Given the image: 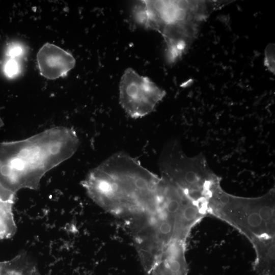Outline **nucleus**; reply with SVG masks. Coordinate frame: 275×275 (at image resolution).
<instances>
[{"mask_svg":"<svg viewBox=\"0 0 275 275\" xmlns=\"http://www.w3.org/2000/svg\"><path fill=\"white\" fill-rule=\"evenodd\" d=\"M98 206L124 222L158 208L162 179L120 152L92 169L81 182Z\"/></svg>","mask_w":275,"mask_h":275,"instance_id":"f257e3e1","label":"nucleus"},{"mask_svg":"<svg viewBox=\"0 0 275 275\" xmlns=\"http://www.w3.org/2000/svg\"><path fill=\"white\" fill-rule=\"evenodd\" d=\"M78 146L75 131L63 126L0 143V184L15 194L22 189L37 190L44 175L70 158Z\"/></svg>","mask_w":275,"mask_h":275,"instance_id":"f03ea898","label":"nucleus"},{"mask_svg":"<svg viewBox=\"0 0 275 275\" xmlns=\"http://www.w3.org/2000/svg\"><path fill=\"white\" fill-rule=\"evenodd\" d=\"M216 1H141L133 17L146 28L159 33L165 42L186 40L197 33L202 23L219 7Z\"/></svg>","mask_w":275,"mask_h":275,"instance_id":"7ed1b4c3","label":"nucleus"},{"mask_svg":"<svg viewBox=\"0 0 275 275\" xmlns=\"http://www.w3.org/2000/svg\"><path fill=\"white\" fill-rule=\"evenodd\" d=\"M274 197V189L256 198L236 196L226 192L219 184L208 200V214L231 225L250 241L275 237Z\"/></svg>","mask_w":275,"mask_h":275,"instance_id":"20e7f679","label":"nucleus"},{"mask_svg":"<svg viewBox=\"0 0 275 275\" xmlns=\"http://www.w3.org/2000/svg\"><path fill=\"white\" fill-rule=\"evenodd\" d=\"M160 177L173 183L207 210V202L221 178L202 154L187 156L179 142L173 140L163 147L159 159Z\"/></svg>","mask_w":275,"mask_h":275,"instance_id":"39448f33","label":"nucleus"},{"mask_svg":"<svg viewBox=\"0 0 275 275\" xmlns=\"http://www.w3.org/2000/svg\"><path fill=\"white\" fill-rule=\"evenodd\" d=\"M166 94L148 77L140 75L131 68L123 74L119 85V102L132 118L144 117L153 111Z\"/></svg>","mask_w":275,"mask_h":275,"instance_id":"423d86ee","label":"nucleus"},{"mask_svg":"<svg viewBox=\"0 0 275 275\" xmlns=\"http://www.w3.org/2000/svg\"><path fill=\"white\" fill-rule=\"evenodd\" d=\"M37 61L40 74L48 79L66 76L75 65V58L70 53L49 43L39 49Z\"/></svg>","mask_w":275,"mask_h":275,"instance_id":"0eeeda50","label":"nucleus"},{"mask_svg":"<svg viewBox=\"0 0 275 275\" xmlns=\"http://www.w3.org/2000/svg\"><path fill=\"white\" fill-rule=\"evenodd\" d=\"M186 243L173 242L167 245L155 260L144 269L146 275H187Z\"/></svg>","mask_w":275,"mask_h":275,"instance_id":"6e6552de","label":"nucleus"},{"mask_svg":"<svg viewBox=\"0 0 275 275\" xmlns=\"http://www.w3.org/2000/svg\"><path fill=\"white\" fill-rule=\"evenodd\" d=\"M250 241L256 253L255 271L258 275H274L275 237H256Z\"/></svg>","mask_w":275,"mask_h":275,"instance_id":"1a4fd4ad","label":"nucleus"},{"mask_svg":"<svg viewBox=\"0 0 275 275\" xmlns=\"http://www.w3.org/2000/svg\"><path fill=\"white\" fill-rule=\"evenodd\" d=\"M15 195L0 184V240L11 238L17 232L13 213Z\"/></svg>","mask_w":275,"mask_h":275,"instance_id":"9d476101","label":"nucleus"},{"mask_svg":"<svg viewBox=\"0 0 275 275\" xmlns=\"http://www.w3.org/2000/svg\"><path fill=\"white\" fill-rule=\"evenodd\" d=\"M20 71V65L17 59L9 58L4 67L5 74L9 78L18 75Z\"/></svg>","mask_w":275,"mask_h":275,"instance_id":"9b49d317","label":"nucleus"},{"mask_svg":"<svg viewBox=\"0 0 275 275\" xmlns=\"http://www.w3.org/2000/svg\"><path fill=\"white\" fill-rule=\"evenodd\" d=\"M264 65L270 72L274 74V46L272 43L269 44L266 47Z\"/></svg>","mask_w":275,"mask_h":275,"instance_id":"f8f14e48","label":"nucleus"},{"mask_svg":"<svg viewBox=\"0 0 275 275\" xmlns=\"http://www.w3.org/2000/svg\"><path fill=\"white\" fill-rule=\"evenodd\" d=\"M24 49L22 45L18 43H14L10 45L7 51V56L10 58L16 59L22 56Z\"/></svg>","mask_w":275,"mask_h":275,"instance_id":"ddd939ff","label":"nucleus"}]
</instances>
